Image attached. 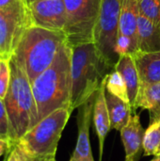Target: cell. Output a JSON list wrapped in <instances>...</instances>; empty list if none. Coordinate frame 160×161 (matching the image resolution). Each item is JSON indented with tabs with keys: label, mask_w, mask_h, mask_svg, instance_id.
Here are the masks:
<instances>
[{
	"label": "cell",
	"mask_w": 160,
	"mask_h": 161,
	"mask_svg": "<svg viewBox=\"0 0 160 161\" xmlns=\"http://www.w3.org/2000/svg\"><path fill=\"white\" fill-rule=\"evenodd\" d=\"M151 161H160V156H158V157H155V158L152 159Z\"/></svg>",
	"instance_id": "f1b7e54d"
},
{
	"label": "cell",
	"mask_w": 160,
	"mask_h": 161,
	"mask_svg": "<svg viewBox=\"0 0 160 161\" xmlns=\"http://www.w3.org/2000/svg\"><path fill=\"white\" fill-rule=\"evenodd\" d=\"M106 103L109 114L111 128L121 131L129 122L132 114L134 113L130 104L123 101L115 95L105 92Z\"/></svg>",
	"instance_id": "ac0fdd59"
},
{
	"label": "cell",
	"mask_w": 160,
	"mask_h": 161,
	"mask_svg": "<svg viewBox=\"0 0 160 161\" xmlns=\"http://www.w3.org/2000/svg\"><path fill=\"white\" fill-rule=\"evenodd\" d=\"M96 93L88 101L82 104L77 109L78 136L75 148L69 161H92V152L90 143V127L91 118H93V107Z\"/></svg>",
	"instance_id": "30bf717a"
},
{
	"label": "cell",
	"mask_w": 160,
	"mask_h": 161,
	"mask_svg": "<svg viewBox=\"0 0 160 161\" xmlns=\"http://www.w3.org/2000/svg\"><path fill=\"white\" fill-rule=\"evenodd\" d=\"M33 25L55 31H63L66 25V8L63 0H41L28 4Z\"/></svg>",
	"instance_id": "9c48e42d"
},
{
	"label": "cell",
	"mask_w": 160,
	"mask_h": 161,
	"mask_svg": "<svg viewBox=\"0 0 160 161\" xmlns=\"http://www.w3.org/2000/svg\"><path fill=\"white\" fill-rule=\"evenodd\" d=\"M33 25L25 0L0 8V58L10 59L23 35Z\"/></svg>",
	"instance_id": "ba28073f"
},
{
	"label": "cell",
	"mask_w": 160,
	"mask_h": 161,
	"mask_svg": "<svg viewBox=\"0 0 160 161\" xmlns=\"http://www.w3.org/2000/svg\"><path fill=\"white\" fill-rule=\"evenodd\" d=\"M49 158H34L31 161H48Z\"/></svg>",
	"instance_id": "4316f807"
},
{
	"label": "cell",
	"mask_w": 160,
	"mask_h": 161,
	"mask_svg": "<svg viewBox=\"0 0 160 161\" xmlns=\"http://www.w3.org/2000/svg\"><path fill=\"white\" fill-rule=\"evenodd\" d=\"M36 1H41V0H25V2L27 3V5H28V4H30V3L36 2Z\"/></svg>",
	"instance_id": "83f0119b"
},
{
	"label": "cell",
	"mask_w": 160,
	"mask_h": 161,
	"mask_svg": "<svg viewBox=\"0 0 160 161\" xmlns=\"http://www.w3.org/2000/svg\"><path fill=\"white\" fill-rule=\"evenodd\" d=\"M120 132L125 151L124 161H139L143 150L145 133L141 124L140 115L134 112L128 124Z\"/></svg>",
	"instance_id": "7c38bea8"
},
{
	"label": "cell",
	"mask_w": 160,
	"mask_h": 161,
	"mask_svg": "<svg viewBox=\"0 0 160 161\" xmlns=\"http://www.w3.org/2000/svg\"><path fill=\"white\" fill-rule=\"evenodd\" d=\"M139 13L160 25V0H137Z\"/></svg>",
	"instance_id": "44dd1931"
},
{
	"label": "cell",
	"mask_w": 160,
	"mask_h": 161,
	"mask_svg": "<svg viewBox=\"0 0 160 161\" xmlns=\"http://www.w3.org/2000/svg\"><path fill=\"white\" fill-rule=\"evenodd\" d=\"M71 63L72 47L66 42L52 64L31 83L38 123L58 108H69L72 111Z\"/></svg>",
	"instance_id": "6da1fadb"
},
{
	"label": "cell",
	"mask_w": 160,
	"mask_h": 161,
	"mask_svg": "<svg viewBox=\"0 0 160 161\" xmlns=\"http://www.w3.org/2000/svg\"><path fill=\"white\" fill-rule=\"evenodd\" d=\"M120 0H102L93 42L105 62L114 70L119 59L116 44L119 35Z\"/></svg>",
	"instance_id": "52a82bcc"
},
{
	"label": "cell",
	"mask_w": 160,
	"mask_h": 161,
	"mask_svg": "<svg viewBox=\"0 0 160 161\" xmlns=\"http://www.w3.org/2000/svg\"><path fill=\"white\" fill-rule=\"evenodd\" d=\"M143 108L150 113V124L160 119V83L141 84L135 108Z\"/></svg>",
	"instance_id": "e0dca14e"
},
{
	"label": "cell",
	"mask_w": 160,
	"mask_h": 161,
	"mask_svg": "<svg viewBox=\"0 0 160 161\" xmlns=\"http://www.w3.org/2000/svg\"><path fill=\"white\" fill-rule=\"evenodd\" d=\"M0 139L9 140V123L4 100L0 98Z\"/></svg>",
	"instance_id": "603a6c76"
},
{
	"label": "cell",
	"mask_w": 160,
	"mask_h": 161,
	"mask_svg": "<svg viewBox=\"0 0 160 161\" xmlns=\"http://www.w3.org/2000/svg\"><path fill=\"white\" fill-rule=\"evenodd\" d=\"M15 144L10 140L0 139V158L6 155H9Z\"/></svg>",
	"instance_id": "d4e9b609"
},
{
	"label": "cell",
	"mask_w": 160,
	"mask_h": 161,
	"mask_svg": "<svg viewBox=\"0 0 160 161\" xmlns=\"http://www.w3.org/2000/svg\"><path fill=\"white\" fill-rule=\"evenodd\" d=\"M137 39V52L151 53L160 51V25L139 13Z\"/></svg>",
	"instance_id": "5bb4252c"
},
{
	"label": "cell",
	"mask_w": 160,
	"mask_h": 161,
	"mask_svg": "<svg viewBox=\"0 0 160 161\" xmlns=\"http://www.w3.org/2000/svg\"><path fill=\"white\" fill-rule=\"evenodd\" d=\"M131 57L135 61L141 84L160 83V51L136 52Z\"/></svg>",
	"instance_id": "9a60e30c"
},
{
	"label": "cell",
	"mask_w": 160,
	"mask_h": 161,
	"mask_svg": "<svg viewBox=\"0 0 160 161\" xmlns=\"http://www.w3.org/2000/svg\"><path fill=\"white\" fill-rule=\"evenodd\" d=\"M138 16L139 8L137 0H120L118 38H124L130 42V56H133L138 51Z\"/></svg>",
	"instance_id": "8fae6325"
},
{
	"label": "cell",
	"mask_w": 160,
	"mask_h": 161,
	"mask_svg": "<svg viewBox=\"0 0 160 161\" xmlns=\"http://www.w3.org/2000/svg\"><path fill=\"white\" fill-rule=\"evenodd\" d=\"M143 151L145 156H160V119L150 124L149 127L145 130Z\"/></svg>",
	"instance_id": "ffe728a7"
},
{
	"label": "cell",
	"mask_w": 160,
	"mask_h": 161,
	"mask_svg": "<svg viewBox=\"0 0 160 161\" xmlns=\"http://www.w3.org/2000/svg\"><path fill=\"white\" fill-rule=\"evenodd\" d=\"M112 71L99 55L94 42L72 47V111L93 96Z\"/></svg>",
	"instance_id": "277c9868"
},
{
	"label": "cell",
	"mask_w": 160,
	"mask_h": 161,
	"mask_svg": "<svg viewBox=\"0 0 160 161\" xmlns=\"http://www.w3.org/2000/svg\"><path fill=\"white\" fill-rule=\"evenodd\" d=\"M66 8L64 33L71 47L93 42L102 0H63Z\"/></svg>",
	"instance_id": "8992f818"
},
{
	"label": "cell",
	"mask_w": 160,
	"mask_h": 161,
	"mask_svg": "<svg viewBox=\"0 0 160 161\" xmlns=\"http://www.w3.org/2000/svg\"><path fill=\"white\" fill-rule=\"evenodd\" d=\"M92 161H94V160H92Z\"/></svg>",
	"instance_id": "4dcf8cb0"
},
{
	"label": "cell",
	"mask_w": 160,
	"mask_h": 161,
	"mask_svg": "<svg viewBox=\"0 0 160 161\" xmlns=\"http://www.w3.org/2000/svg\"><path fill=\"white\" fill-rule=\"evenodd\" d=\"M34 158L26 152V150L19 142H17L10 154L8 156L6 161H31Z\"/></svg>",
	"instance_id": "cb8c5ba5"
},
{
	"label": "cell",
	"mask_w": 160,
	"mask_h": 161,
	"mask_svg": "<svg viewBox=\"0 0 160 161\" xmlns=\"http://www.w3.org/2000/svg\"><path fill=\"white\" fill-rule=\"evenodd\" d=\"M10 82L9 59L0 58V98L4 100Z\"/></svg>",
	"instance_id": "7402d4cb"
},
{
	"label": "cell",
	"mask_w": 160,
	"mask_h": 161,
	"mask_svg": "<svg viewBox=\"0 0 160 161\" xmlns=\"http://www.w3.org/2000/svg\"><path fill=\"white\" fill-rule=\"evenodd\" d=\"M69 108H58L29 129L18 142L33 158H55L62 131L71 116Z\"/></svg>",
	"instance_id": "5b68a950"
},
{
	"label": "cell",
	"mask_w": 160,
	"mask_h": 161,
	"mask_svg": "<svg viewBox=\"0 0 160 161\" xmlns=\"http://www.w3.org/2000/svg\"><path fill=\"white\" fill-rule=\"evenodd\" d=\"M104 83H105L106 90L108 92L122 99L123 101L130 104L126 84L119 72L113 70L112 72L108 74L104 78Z\"/></svg>",
	"instance_id": "d6986e66"
},
{
	"label": "cell",
	"mask_w": 160,
	"mask_h": 161,
	"mask_svg": "<svg viewBox=\"0 0 160 161\" xmlns=\"http://www.w3.org/2000/svg\"><path fill=\"white\" fill-rule=\"evenodd\" d=\"M114 70L119 72L121 75L123 76L127 87L130 106L132 107L133 111L136 112L135 104H136V99H137L138 92L140 90L141 81H140L138 70H137L133 58L130 55L121 56L115 65Z\"/></svg>",
	"instance_id": "2e32d148"
},
{
	"label": "cell",
	"mask_w": 160,
	"mask_h": 161,
	"mask_svg": "<svg viewBox=\"0 0 160 161\" xmlns=\"http://www.w3.org/2000/svg\"><path fill=\"white\" fill-rule=\"evenodd\" d=\"M66 42L63 31L31 25L23 35L11 58L24 69L32 83L52 64L59 48Z\"/></svg>",
	"instance_id": "7a4b0ae2"
},
{
	"label": "cell",
	"mask_w": 160,
	"mask_h": 161,
	"mask_svg": "<svg viewBox=\"0 0 160 161\" xmlns=\"http://www.w3.org/2000/svg\"><path fill=\"white\" fill-rule=\"evenodd\" d=\"M48 161H57L55 159V158H49V160Z\"/></svg>",
	"instance_id": "f546056e"
},
{
	"label": "cell",
	"mask_w": 160,
	"mask_h": 161,
	"mask_svg": "<svg viewBox=\"0 0 160 161\" xmlns=\"http://www.w3.org/2000/svg\"><path fill=\"white\" fill-rule=\"evenodd\" d=\"M10 82L4 98L9 123V140L16 144L38 124L37 108L31 83L24 69L10 58Z\"/></svg>",
	"instance_id": "3957f363"
},
{
	"label": "cell",
	"mask_w": 160,
	"mask_h": 161,
	"mask_svg": "<svg viewBox=\"0 0 160 161\" xmlns=\"http://www.w3.org/2000/svg\"><path fill=\"white\" fill-rule=\"evenodd\" d=\"M18 0H0V8H8L13 4H15Z\"/></svg>",
	"instance_id": "484cf974"
},
{
	"label": "cell",
	"mask_w": 160,
	"mask_h": 161,
	"mask_svg": "<svg viewBox=\"0 0 160 161\" xmlns=\"http://www.w3.org/2000/svg\"><path fill=\"white\" fill-rule=\"evenodd\" d=\"M105 92H106V87L103 80L100 89L96 92L94 107H93V122L99 141L100 161H102V158H103V150H104V143H105L106 137L109 129L111 128L109 114H108L106 98H105Z\"/></svg>",
	"instance_id": "4fadbf2b"
}]
</instances>
